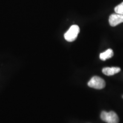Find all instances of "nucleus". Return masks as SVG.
I'll list each match as a JSON object with an SVG mask.
<instances>
[{"instance_id":"1","label":"nucleus","mask_w":123,"mask_h":123,"mask_svg":"<svg viewBox=\"0 0 123 123\" xmlns=\"http://www.w3.org/2000/svg\"><path fill=\"white\" fill-rule=\"evenodd\" d=\"M79 32V27L76 25H74L71 26L68 30L64 34V38L68 42H73L76 39Z\"/></svg>"},{"instance_id":"2","label":"nucleus","mask_w":123,"mask_h":123,"mask_svg":"<svg viewBox=\"0 0 123 123\" xmlns=\"http://www.w3.org/2000/svg\"><path fill=\"white\" fill-rule=\"evenodd\" d=\"M100 117L101 120L107 123H119V119L117 115L113 111L101 112Z\"/></svg>"},{"instance_id":"3","label":"nucleus","mask_w":123,"mask_h":123,"mask_svg":"<svg viewBox=\"0 0 123 123\" xmlns=\"http://www.w3.org/2000/svg\"><path fill=\"white\" fill-rule=\"evenodd\" d=\"M88 86L91 88L97 90H101L104 88L105 86V82L103 79L98 76H93L88 81Z\"/></svg>"},{"instance_id":"4","label":"nucleus","mask_w":123,"mask_h":123,"mask_svg":"<svg viewBox=\"0 0 123 123\" xmlns=\"http://www.w3.org/2000/svg\"><path fill=\"white\" fill-rule=\"evenodd\" d=\"M123 22V15L120 14H112L109 17V23L111 26H116Z\"/></svg>"},{"instance_id":"5","label":"nucleus","mask_w":123,"mask_h":123,"mask_svg":"<svg viewBox=\"0 0 123 123\" xmlns=\"http://www.w3.org/2000/svg\"><path fill=\"white\" fill-rule=\"evenodd\" d=\"M120 70L121 69L119 67H105V68H103L102 72L104 74L107 75V76H112V75L119 73Z\"/></svg>"},{"instance_id":"6","label":"nucleus","mask_w":123,"mask_h":123,"mask_svg":"<svg viewBox=\"0 0 123 123\" xmlns=\"http://www.w3.org/2000/svg\"><path fill=\"white\" fill-rule=\"evenodd\" d=\"M113 56V51L112 49H108L105 51L103 52V53H101L100 54V59L102 61H105L108 59L112 58Z\"/></svg>"},{"instance_id":"7","label":"nucleus","mask_w":123,"mask_h":123,"mask_svg":"<svg viewBox=\"0 0 123 123\" xmlns=\"http://www.w3.org/2000/svg\"><path fill=\"white\" fill-rule=\"evenodd\" d=\"M115 12L116 13L123 15V2L115 7Z\"/></svg>"},{"instance_id":"8","label":"nucleus","mask_w":123,"mask_h":123,"mask_svg":"<svg viewBox=\"0 0 123 123\" xmlns=\"http://www.w3.org/2000/svg\"><path fill=\"white\" fill-rule=\"evenodd\" d=\"M122 98H123V96H122Z\"/></svg>"}]
</instances>
